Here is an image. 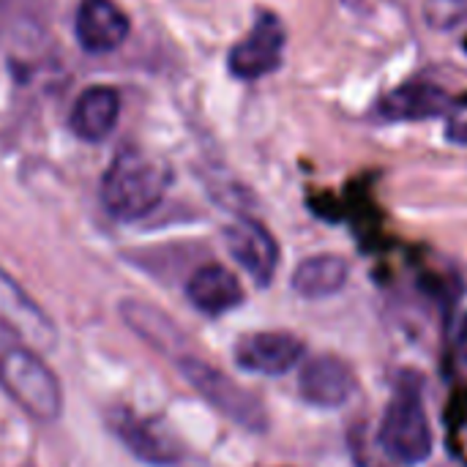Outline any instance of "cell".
<instances>
[{"label":"cell","mask_w":467,"mask_h":467,"mask_svg":"<svg viewBox=\"0 0 467 467\" xmlns=\"http://www.w3.org/2000/svg\"><path fill=\"white\" fill-rule=\"evenodd\" d=\"M170 181L172 172L159 156L140 148H123L104 172L101 202L120 222L142 219L161 202Z\"/></svg>","instance_id":"obj_1"},{"label":"cell","mask_w":467,"mask_h":467,"mask_svg":"<svg viewBox=\"0 0 467 467\" xmlns=\"http://www.w3.org/2000/svg\"><path fill=\"white\" fill-rule=\"evenodd\" d=\"M378 443L391 462L405 467L421 465L432 454V427L424 410L421 383L416 378H402L397 383L378 430Z\"/></svg>","instance_id":"obj_2"},{"label":"cell","mask_w":467,"mask_h":467,"mask_svg":"<svg viewBox=\"0 0 467 467\" xmlns=\"http://www.w3.org/2000/svg\"><path fill=\"white\" fill-rule=\"evenodd\" d=\"M0 386L36 421H55L60 416L63 397L57 378L36 350L19 342L0 356Z\"/></svg>","instance_id":"obj_3"},{"label":"cell","mask_w":467,"mask_h":467,"mask_svg":"<svg viewBox=\"0 0 467 467\" xmlns=\"http://www.w3.org/2000/svg\"><path fill=\"white\" fill-rule=\"evenodd\" d=\"M181 372L213 408H219L235 424H241L252 432H263L268 427V416H265V408L260 405V400L254 394H249L246 389H241L238 383H233L227 375L216 372L213 367H208L200 358H183Z\"/></svg>","instance_id":"obj_4"},{"label":"cell","mask_w":467,"mask_h":467,"mask_svg":"<svg viewBox=\"0 0 467 467\" xmlns=\"http://www.w3.org/2000/svg\"><path fill=\"white\" fill-rule=\"evenodd\" d=\"M285 41H287V33H285L282 19L271 11H260L252 30L227 55L230 74L244 82H254V79L274 74L282 66Z\"/></svg>","instance_id":"obj_5"},{"label":"cell","mask_w":467,"mask_h":467,"mask_svg":"<svg viewBox=\"0 0 467 467\" xmlns=\"http://www.w3.org/2000/svg\"><path fill=\"white\" fill-rule=\"evenodd\" d=\"M0 328L36 353H47L57 342L55 323L47 312L0 268Z\"/></svg>","instance_id":"obj_6"},{"label":"cell","mask_w":467,"mask_h":467,"mask_svg":"<svg viewBox=\"0 0 467 467\" xmlns=\"http://www.w3.org/2000/svg\"><path fill=\"white\" fill-rule=\"evenodd\" d=\"M358 391L356 372L348 361L337 356H317L304 364L298 378V394L304 402L326 410L345 408Z\"/></svg>","instance_id":"obj_7"},{"label":"cell","mask_w":467,"mask_h":467,"mask_svg":"<svg viewBox=\"0 0 467 467\" xmlns=\"http://www.w3.org/2000/svg\"><path fill=\"white\" fill-rule=\"evenodd\" d=\"M306 353V345L287 331H263V334H246L235 345V361L241 369L252 375H285L290 372Z\"/></svg>","instance_id":"obj_8"},{"label":"cell","mask_w":467,"mask_h":467,"mask_svg":"<svg viewBox=\"0 0 467 467\" xmlns=\"http://www.w3.org/2000/svg\"><path fill=\"white\" fill-rule=\"evenodd\" d=\"M224 241L233 260L252 276V282L257 287H268L279 265V246L274 235L254 219H238L224 230Z\"/></svg>","instance_id":"obj_9"},{"label":"cell","mask_w":467,"mask_h":467,"mask_svg":"<svg viewBox=\"0 0 467 467\" xmlns=\"http://www.w3.org/2000/svg\"><path fill=\"white\" fill-rule=\"evenodd\" d=\"M451 96L435 82H405L389 90L378 101V115L389 123H416V120H432L451 109Z\"/></svg>","instance_id":"obj_10"},{"label":"cell","mask_w":467,"mask_h":467,"mask_svg":"<svg viewBox=\"0 0 467 467\" xmlns=\"http://www.w3.org/2000/svg\"><path fill=\"white\" fill-rule=\"evenodd\" d=\"M74 27L82 49L93 55H104L126 41L131 25L126 11L112 0H82Z\"/></svg>","instance_id":"obj_11"},{"label":"cell","mask_w":467,"mask_h":467,"mask_svg":"<svg viewBox=\"0 0 467 467\" xmlns=\"http://www.w3.org/2000/svg\"><path fill=\"white\" fill-rule=\"evenodd\" d=\"M109 427L123 441V446L142 462L172 465L181 457L178 443L164 432L161 424L150 419H140L137 413H129V410H115L109 419Z\"/></svg>","instance_id":"obj_12"},{"label":"cell","mask_w":467,"mask_h":467,"mask_svg":"<svg viewBox=\"0 0 467 467\" xmlns=\"http://www.w3.org/2000/svg\"><path fill=\"white\" fill-rule=\"evenodd\" d=\"M118 118H120V93L109 85H93L74 101L68 126L79 140L101 142L109 137Z\"/></svg>","instance_id":"obj_13"},{"label":"cell","mask_w":467,"mask_h":467,"mask_svg":"<svg viewBox=\"0 0 467 467\" xmlns=\"http://www.w3.org/2000/svg\"><path fill=\"white\" fill-rule=\"evenodd\" d=\"M186 296L202 315H211V317H219L235 309L238 304H244L241 282L235 279L233 271L222 265H202L200 271H194L186 285Z\"/></svg>","instance_id":"obj_14"},{"label":"cell","mask_w":467,"mask_h":467,"mask_svg":"<svg viewBox=\"0 0 467 467\" xmlns=\"http://www.w3.org/2000/svg\"><path fill=\"white\" fill-rule=\"evenodd\" d=\"M350 276V265L339 254H315L306 257L293 274V290L301 298H328L337 296Z\"/></svg>","instance_id":"obj_15"},{"label":"cell","mask_w":467,"mask_h":467,"mask_svg":"<svg viewBox=\"0 0 467 467\" xmlns=\"http://www.w3.org/2000/svg\"><path fill=\"white\" fill-rule=\"evenodd\" d=\"M424 22L441 33L462 27V25H467V0H427L424 3Z\"/></svg>","instance_id":"obj_16"},{"label":"cell","mask_w":467,"mask_h":467,"mask_svg":"<svg viewBox=\"0 0 467 467\" xmlns=\"http://www.w3.org/2000/svg\"><path fill=\"white\" fill-rule=\"evenodd\" d=\"M457 356H460V361L467 367V312L462 315L460 328H457Z\"/></svg>","instance_id":"obj_17"},{"label":"cell","mask_w":467,"mask_h":467,"mask_svg":"<svg viewBox=\"0 0 467 467\" xmlns=\"http://www.w3.org/2000/svg\"><path fill=\"white\" fill-rule=\"evenodd\" d=\"M449 137H451L454 142H465L467 145V120H454L451 129H449Z\"/></svg>","instance_id":"obj_18"}]
</instances>
